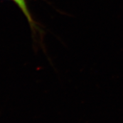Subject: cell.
<instances>
[{
  "instance_id": "1",
  "label": "cell",
  "mask_w": 123,
  "mask_h": 123,
  "mask_svg": "<svg viewBox=\"0 0 123 123\" xmlns=\"http://www.w3.org/2000/svg\"><path fill=\"white\" fill-rule=\"evenodd\" d=\"M13 1L16 5V6L20 8L22 12L23 13L24 16L28 21L29 25L31 28V30H32V32L33 33H35L36 30L38 31V26L36 25V22L35 21L31 13H30V10L27 6L26 0H13Z\"/></svg>"
}]
</instances>
